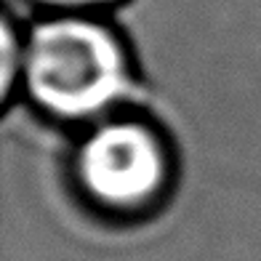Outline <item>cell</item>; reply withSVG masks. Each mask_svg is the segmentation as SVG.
Masks as SVG:
<instances>
[{
	"label": "cell",
	"instance_id": "cell-1",
	"mask_svg": "<svg viewBox=\"0 0 261 261\" xmlns=\"http://www.w3.org/2000/svg\"><path fill=\"white\" fill-rule=\"evenodd\" d=\"M24 86L43 112L80 123L128 96V59L101 24L83 19L45 21L27 45Z\"/></svg>",
	"mask_w": 261,
	"mask_h": 261
},
{
	"label": "cell",
	"instance_id": "cell-2",
	"mask_svg": "<svg viewBox=\"0 0 261 261\" xmlns=\"http://www.w3.org/2000/svg\"><path fill=\"white\" fill-rule=\"evenodd\" d=\"M69 165L83 200L115 219L152 216L176 187L171 144L141 120L96 125L69 152Z\"/></svg>",
	"mask_w": 261,
	"mask_h": 261
},
{
	"label": "cell",
	"instance_id": "cell-3",
	"mask_svg": "<svg viewBox=\"0 0 261 261\" xmlns=\"http://www.w3.org/2000/svg\"><path fill=\"white\" fill-rule=\"evenodd\" d=\"M14 35L8 27H3V96H8L11 86H14Z\"/></svg>",
	"mask_w": 261,
	"mask_h": 261
},
{
	"label": "cell",
	"instance_id": "cell-4",
	"mask_svg": "<svg viewBox=\"0 0 261 261\" xmlns=\"http://www.w3.org/2000/svg\"><path fill=\"white\" fill-rule=\"evenodd\" d=\"M54 6H96V3H107V0H45Z\"/></svg>",
	"mask_w": 261,
	"mask_h": 261
}]
</instances>
